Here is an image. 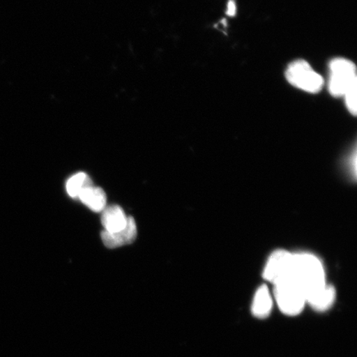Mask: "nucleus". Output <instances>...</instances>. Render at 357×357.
<instances>
[{
	"mask_svg": "<svg viewBox=\"0 0 357 357\" xmlns=\"http://www.w3.org/2000/svg\"><path fill=\"white\" fill-rule=\"evenodd\" d=\"M305 293L307 298L324 288L326 275L322 261L312 254H293V261L290 278Z\"/></svg>",
	"mask_w": 357,
	"mask_h": 357,
	"instance_id": "1",
	"label": "nucleus"
},
{
	"mask_svg": "<svg viewBox=\"0 0 357 357\" xmlns=\"http://www.w3.org/2000/svg\"><path fill=\"white\" fill-rule=\"evenodd\" d=\"M274 298L281 312L288 316L300 314L307 305L305 293L291 279L274 284Z\"/></svg>",
	"mask_w": 357,
	"mask_h": 357,
	"instance_id": "2",
	"label": "nucleus"
},
{
	"mask_svg": "<svg viewBox=\"0 0 357 357\" xmlns=\"http://www.w3.org/2000/svg\"><path fill=\"white\" fill-rule=\"evenodd\" d=\"M285 77L292 86L310 93L319 92L324 86L323 77L303 60L292 62L285 73Z\"/></svg>",
	"mask_w": 357,
	"mask_h": 357,
	"instance_id": "3",
	"label": "nucleus"
},
{
	"mask_svg": "<svg viewBox=\"0 0 357 357\" xmlns=\"http://www.w3.org/2000/svg\"><path fill=\"white\" fill-rule=\"evenodd\" d=\"M329 91L334 97L344 96L347 89L357 82L356 66L351 61L337 58L330 63Z\"/></svg>",
	"mask_w": 357,
	"mask_h": 357,
	"instance_id": "4",
	"label": "nucleus"
},
{
	"mask_svg": "<svg viewBox=\"0 0 357 357\" xmlns=\"http://www.w3.org/2000/svg\"><path fill=\"white\" fill-rule=\"evenodd\" d=\"M293 261V254L284 250L272 253L266 262L263 275L264 278L275 284L290 278Z\"/></svg>",
	"mask_w": 357,
	"mask_h": 357,
	"instance_id": "5",
	"label": "nucleus"
},
{
	"mask_svg": "<svg viewBox=\"0 0 357 357\" xmlns=\"http://www.w3.org/2000/svg\"><path fill=\"white\" fill-rule=\"evenodd\" d=\"M137 236L136 222L132 217H128V225L124 229L117 233H108L104 231L101 234V238L106 248L114 249L132 243L136 240Z\"/></svg>",
	"mask_w": 357,
	"mask_h": 357,
	"instance_id": "6",
	"label": "nucleus"
},
{
	"mask_svg": "<svg viewBox=\"0 0 357 357\" xmlns=\"http://www.w3.org/2000/svg\"><path fill=\"white\" fill-rule=\"evenodd\" d=\"M128 217L119 205H111L102 211L101 222L105 231L108 233H117L126 227Z\"/></svg>",
	"mask_w": 357,
	"mask_h": 357,
	"instance_id": "7",
	"label": "nucleus"
},
{
	"mask_svg": "<svg viewBox=\"0 0 357 357\" xmlns=\"http://www.w3.org/2000/svg\"><path fill=\"white\" fill-rule=\"evenodd\" d=\"M78 199L96 213L104 211L106 208L107 196L105 192L99 187L93 185L86 187L80 192Z\"/></svg>",
	"mask_w": 357,
	"mask_h": 357,
	"instance_id": "8",
	"label": "nucleus"
},
{
	"mask_svg": "<svg viewBox=\"0 0 357 357\" xmlns=\"http://www.w3.org/2000/svg\"><path fill=\"white\" fill-rule=\"evenodd\" d=\"M273 297L269 289L262 285L257 290L252 301V311L258 319H266L271 314L273 307Z\"/></svg>",
	"mask_w": 357,
	"mask_h": 357,
	"instance_id": "9",
	"label": "nucleus"
},
{
	"mask_svg": "<svg viewBox=\"0 0 357 357\" xmlns=\"http://www.w3.org/2000/svg\"><path fill=\"white\" fill-rule=\"evenodd\" d=\"M336 300V290L331 285L325 287L307 298V303L316 311H326L330 309Z\"/></svg>",
	"mask_w": 357,
	"mask_h": 357,
	"instance_id": "10",
	"label": "nucleus"
},
{
	"mask_svg": "<svg viewBox=\"0 0 357 357\" xmlns=\"http://www.w3.org/2000/svg\"><path fill=\"white\" fill-rule=\"evenodd\" d=\"M93 183L87 174L79 172L71 176L66 182V192L71 198L78 199V196L84 188L92 185Z\"/></svg>",
	"mask_w": 357,
	"mask_h": 357,
	"instance_id": "11",
	"label": "nucleus"
},
{
	"mask_svg": "<svg viewBox=\"0 0 357 357\" xmlns=\"http://www.w3.org/2000/svg\"><path fill=\"white\" fill-rule=\"evenodd\" d=\"M356 92H357V82H355L352 86L347 89L345 93L346 104L348 110L354 115H356Z\"/></svg>",
	"mask_w": 357,
	"mask_h": 357,
	"instance_id": "12",
	"label": "nucleus"
},
{
	"mask_svg": "<svg viewBox=\"0 0 357 357\" xmlns=\"http://www.w3.org/2000/svg\"><path fill=\"white\" fill-rule=\"evenodd\" d=\"M227 15L234 16L236 13V3L234 0H230L229 3H227Z\"/></svg>",
	"mask_w": 357,
	"mask_h": 357,
	"instance_id": "13",
	"label": "nucleus"
}]
</instances>
